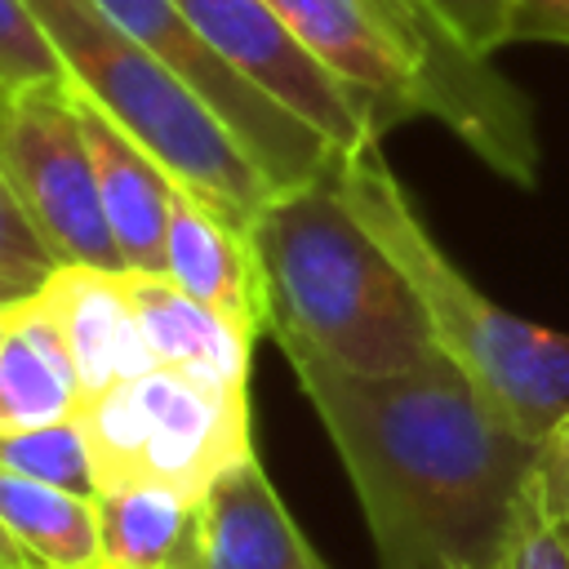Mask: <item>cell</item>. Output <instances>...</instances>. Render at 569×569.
Listing matches in <instances>:
<instances>
[{
  "label": "cell",
  "instance_id": "obj_1",
  "mask_svg": "<svg viewBox=\"0 0 569 569\" xmlns=\"http://www.w3.org/2000/svg\"><path fill=\"white\" fill-rule=\"evenodd\" d=\"M365 511L378 569H489L538 445L436 351L405 373H356L276 338Z\"/></svg>",
  "mask_w": 569,
  "mask_h": 569
},
{
  "label": "cell",
  "instance_id": "obj_2",
  "mask_svg": "<svg viewBox=\"0 0 569 569\" xmlns=\"http://www.w3.org/2000/svg\"><path fill=\"white\" fill-rule=\"evenodd\" d=\"M253 240L271 338L356 373H405L440 351L418 289L342 200L333 169L276 191L253 218Z\"/></svg>",
  "mask_w": 569,
  "mask_h": 569
},
{
  "label": "cell",
  "instance_id": "obj_3",
  "mask_svg": "<svg viewBox=\"0 0 569 569\" xmlns=\"http://www.w3.org/2000/svg\"><path fill=\"white\" fill-rule=\"evenodd\" d=\"M378 142L382 138L338 156L333 178L342 200L418 289L436 347L511 427L542 440L569 413V333L533 325L480 293L436 244Z\"/></svg>",
  "mask_w": 569,
  "mask_h": 569
},
{
  "label": "cell",
  "instance_id": "obj_4",
  "mask_svg": "<svg viewBox=\"0 0 569 569\" xmlns=\"http://www.w3.org/2000/svg\"><path fill=\"white\" fill-rule=\"evenodd\" d=\"M27 9L58 49L71 84L107 107L178 182L253 227L276 187L187 80L93 0H27Z\"/></svg>",
  "mask_w": 569,
  "mask_h": 569
},
{
  "label": "cell",
  "instance_id": "obj_5",
  "mask_svg": "<svg viewBox=\"0 0 569 569\" xmlns=\"http://www.w3.org/2000/svg\"><path fill=\"white\" fill-rule=\"evenodd\" d=\"M93 493L169 489L204 502L222 471L253 453L244 400H222L173 369L124 378L76 409Z\"/></svg>",
  "mask_w": 569,
  "mask_h": 569
},
{
  "label": "cell",
  "instance_id": "obj_6",
  "mask_svg": "<svg viewBox=\"0 0 569 569\" xmlns=\"http://www.w3.org/2000/svg\"><path fill=\"white\" fill-rule=\"evenodd\" d=\"M0 173L58 262L124 271L67 84H0Z\"/></svg>",
  "mask_w": 569,
  "mask_h": 569
},
{
  "label": "cell",
  "instance_id": "obj_7",
  "mask_svg": "<svg viewBox=\"0 0 569 569\" xmlns=\"http://www.w3.org/2000/svg\"><path fill=\"white\" fill-rule=\"evenodd\" d=\"M111 22H120L138 44H147L178 80H187L218 120L236 133V142L253 156L276 191L311 182L333 169L342 156L320 129H311L280 98L240 76L178 9V0H93Z\"/></svg>",
  "mask_w": 569,
  "mask_h": 569
},
{
  "label": "cell",
  "instance_id": "obj_8",
  "mask_svg": "<svg viewBox=\"0 0 569 569\" xmlns=\"http://www.w3.org/2000/svg\"><path fill=\"white\" fill-rule=\"evenodd\" d=\"M178 9L240 76L298 111L338 151L378 138L360 98L298 44V36L267 0H178Z\"/></svg>",
  "mask_w": 569,
  "mask_h": 569
},
{
  "label": "cell",
  "instance_id": "obj_9",
  "mask_svg": "<svg viewBox=\"0 0 569 569\" xmlns=\"http://www.w3.org/2000/svg\"><path fill=\"white\" fill-rule=\"evenodd\" d=\"M164 276L196 302L231 320L253 342L271 329V293L258 258L253 227L191 191L173 178L169 231H164Z\"/></svg>",
  "mask_w": 569,
  "mask_h": 569
},
{
  "label": "cell",
  "instance_id": "obj_10",
  "mask_svg": "<svg viewBox=\"0 0 569 569\" xmlns=\"http://www.w3.org/2000/svg\"><path fill=\"white\" fill-rule=\"evenodd\" d=\"M36 302L49 311V320L58 325L71 365H76V382H80V400L160 369L142 320L129 302L124 289V271H102L89 262H58L40 284H36Z\"/></svg>",
  "mask_w": 569,
  "mask_h": 569
},
{
  "label": "cell",
  "instance_id": "obj_11",
  "mask_svg": "<svg viewBox=\"0 0 569 569\" xmlns=\"http://www.w3.org/2000/svg\"><path fill=\"white\" fill-rule=\"evenodd\" d=\"M67 98H71L80 133L89 142L102 213H107V227L120 244L124 271H164L173 173L107 107H98L80 84L67 80Z\"/></svg>",
  "mask_w": 569,
  "mask_h": 569
},
{
  "label": "cell",
  "instance_id": "obj_12",
  "mask_svg": "<svg viewBox=\"0 0 569 569\" xmlns=\"http://www.w3.org/2000/svg\"><path fill=\"white\" fill-rule=\"evenodd\" d=\"M124 289L164 369L191 378L196 387L222 400L249 405V369H253L249 333H240L231 320L196 302L164 271H124Z\"/></svg>",
  "mask_w": 569,
  "mask_h": 569
},
{
  "label": "cell",
  "instance_id": "obj_13",
  "mask_svg": "<svg viewBox=\"0 0 569 569\" xmlns=\"http://www.w3.org/2000/svg\"><path fill=\"white\" fill-rule=\"evenodd\" d=\"M200 569H329L280 502L258 453L222 471L200 502Z\"/></svg>",
  "mask_w": 569,
  "mask_h": 569
},
{
  "label": "cell",
  "instance_id": "obj_14",
  "mask_svg": "<svg viewBox=\"0 0 569 569\" xmlns=\"http://www.w3.org/2000/svg\"><path fill=\"white\" fill-rule=\"evenodd\" d=\"M76 409L80 382L71 351L31 289L9 302V338L0 351V431L71 422Z\"/></svg>",
  "mask_w": 569,
  "mask_h": 569
},
{
  "label": "cell",
  "instance_id": "obj_15",
  "mask_svg": "<svg viewBox=\"0 0 569 569\" xmlns=\"http://www.w3.org/2000/svg\"><path fill=\"white\" fill-rule=\"evenodd\" d=\"M102 569H200V502L169 489L98 493Z\"/></svg>",
  "mask_w": 569,
  "mask_h": 569
},
{
  "label": "cell",
  "instance_id": "obj_16",
  "mask_svg": "<svg viewBox=\"0 0 569 569\" xmlns=\"http://www.w3.org/2000/svg\"><path fill=\"white\" fill-rule=\"evenodd\" d=\"M0 520L40 569H102L98 493L62 489L0 467Z\"/></svg>",
  "mask_w": 569,
  "mask_h": 569
},
{
  "label": "cell",
  "instance_id": "obj_17",
  "mask_svg": "<svg viewBox=\"0 0 569 569\" xmlns=\"http://www.w3.org/2000/svg\"><path fill=\"white\" fill-rule=\"evenodd\" d=\"M0 467L31 476V480L93 493L89 445H84V431L76 427V418L53 422V427H36V431H0Z\"/></svg>",
  "mask_w": 569,
  "mask_h": 569
},
{
  "label": "cell",
  "instance_id": "obj_18",
  "mask_svg": "<svg viewBox=\"0 0 569 569\" xmlns=\"http://www.w3.org/2000/svg\"><path fill=\"white\" fill-rule=\"evenodd\" d=\"M489 569H569V529H565L560 511L551 507V493H547L538 467L516 502L511 529Z\"/></svg>",
  "mask_w": 569,
  "mask_h": 569
},
{
  "label": "cell",
  "instance_id": "obj_19",
  "mask_svg": "<svg viewBox=\"0 0 569 569\" xmlns=\"http://www.w3.org/2000/svg\"><path fill=\"white\" fill-rule=\"evenodd\" d=\"M0 84H67V67L27 0H0Z\"/></svg>",
  "mask_w": 569,
  "mask_h": 569
},
{
  "label": "cell",
  "instance_id": "obj_20",
  "mask_svg": "<svg viewBox=\"0 0 569 569\" xmlns=\"http://www.w3.org/2000/svg\"><path fill=\"white\" fill-rule=\"evenodd\" d=\"M53 267H58L53 249L40 240L36 222L27 218V209L18 204L13 187L0 173V280L36 289Z\"/></svg>",
  "mask_w": 569,
  "mask_h": 569
},
{
  "label": "cell",
  "instance_id": "obj_21",
  "mask_svg": "<svg viewBox=\"0 0 569 569\" xmlns=\"http://www.w3.org/2000/svg\"><path fill=\"white\" fill-rule=\"evenodd\" d=\"M427 4L467 49L485 58L511 44V0H427Z\"/></svg>",
  "mask_w": 569,
  "mask_h": 569
},
{
  "label": "cell",
  "instance_id": "obj_22",
  "mask_svg": "<svg viewBox=\"0 0 569 569\" xmlns=\"http://www.w3.org/2000/svg\"><path fill=\"white\" fill-rule=\"evenodd\" d=\"M511 40L569 44V0H511Z\"/></svg>",
  "mask_w": 569,
  "mask_h": 569
},
{
  "label": "cell",
  "instance_id": "obj_23",
  "mask_svg": "<svg viewBox=\"0 0 569 569\" xmlns=\"http://www.w3.org/2000/svg\"><path fill=\"white\" fill-rule=\"evenodd\" d=\"M538 471H542V485H547V493H551V507L560 511V520H565V529H569V413L542 436Z\"/></svg>",
  "mask_w": 569,
  "mask_h": 569
},
{
  "label": "cell",
  "instance_id": "obj_24",
  "mask_svg": "<svg viewBox=\"0 0 569 569\" xmlns=\"http://www.w3.org/2000/svg\"><path fill=\"white\" fill-rule=\"evenodd\" d=\"M0 569H40V565L31 560V551L9 533L4 520H0Z\"/></svg>",
  "mask_w": 569,
  "mask_h": 569
},
{
  "label": "cell",
  "instance_id": "obj_25",
  "mask_svg": "<svg viewBox=\"0 0 569 569\" xmlns=\"http://www.w3.org/2000/svg\"><path fill=\"white\" fill-rule=\"evenodd\" d=\"M22 293H31V289L27 284H13V280H0V307L13 302V298H22Z\"/></svg>",
  "mask_w": 569,
  "mask_h": 569
},
{
  "label": "cell",
  "instance_id": "obj_26",
  "mask_svg": "<svg viewBox=\"0 0 569 569\" xmlns=\"http://www.w3.org/2000/svg\"><path fill=\"white\" fill-rule=\"evenodd\" d=\"M4 338H9V302L0 307V351H4Z\"/></svg>",
  "mask_w": 569,
  "mask_h": 569
}]
</instances>
